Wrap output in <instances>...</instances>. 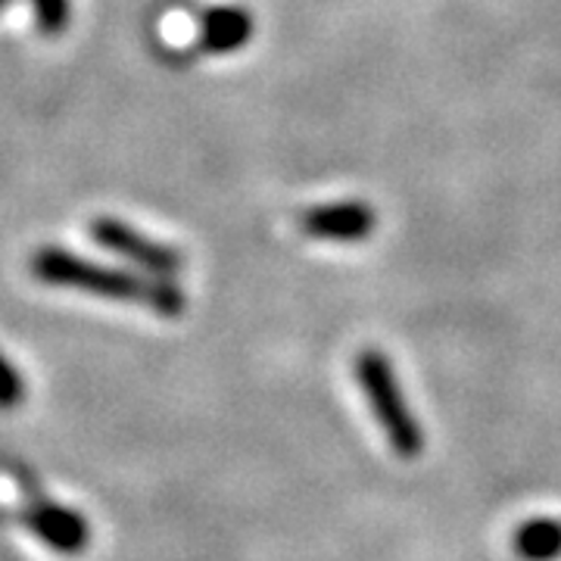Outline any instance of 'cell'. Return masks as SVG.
<instances>
[{
    "label": "cell",
    "mask_w": 561,
    "mask_h": 561,
    "mask_svg": "<svg viewBox=\"0 0 561 561\" xmlns=\"http://www.w3.org/2000/svg\"><path fill=\"white\" fill-rule=\"evenodd\" d=\"M253 38V16L241 7H213L197 22V41L194 47L201 54H234L247 41Z\"/></svg>",
    "instance_id": "cell-6"
},
{
    "label": "cell",
    "mask_w": 561,
    "mask_h": 561,
    "mask_svg": "<svg viewBox=\"0 0 561 561\" xmlns=\"http://www.w3.org/2000/svg\"><path fill=\"white\" fill-rule=\"evenodd\" d=\"M41 35H62L69 25V0H32Z\"/></svg>",
    "instance_id": "cell-8"
},
{
    "label": "cell",
    "mask_w": 561,
    "mask_h": 561,
    "mask_svg": "<svg viewBox=\"0 0 561 561\" xmlns=\"http://www.w3.org/2000/svg\"><path fill=\"white\" fill-rule=\"evenodd\" d=\"M515 552L524 561H552L561 556V522L534 518L515 530Z\"/></svg>",
    "instance_id": "cell-7"
},
{
    "label": "cell",
    "mask_w": 561,
    "mask_h": 561,
    "mask_svg": "<svg viewBox=\"0 0 561 561\" xmlns=\"http://www.w3.org/2000/svg\"><path fill=\"white\" fill-rule=\"evenodd\" d=\"M32 275L50 287L81 290L91 297H106L116 302H135L157 316H181L184 297L172 280L160 275H138V272H122L110 265L66 253L62 247H41L32 256Z\"/></svg>",
    "instance_id": "cell-1"
},
{
    "label": "cell",
    "mask_w": 561,
    "mask_h": 561,
    "mask_svg": "<svg viewBox=\"0 0 561 561\" xmlns=\"http://www.w3.org/2000/svg\"><path fill=\"white\" fill-rule=\"evenodd\" d=\"M7 3H10V0H0V10H3V7H7Z\"/></svg>",
    "instance_id": "cell-9"
},
{
    "label": "cell",
    "mask_w": 561,
    "mask_h": 561,
    "mask_svg": "<svg viewBox=\"0 0 561 561\" xmlns=\"http://www.w3.org/2000/svg\"><path fill=\"white\" fill-rule=\"evenodd\" d=\"M356 378H359L362 393H365L375 419L381 424L387 443L393 446V453L400 459H419L424 437H421V427L412 415V409L405 405V397H402V387L393 375L390 359L378 350H365L356 359Z\"/></svg>",
    "instance_id": "cell-3"
},
{
    "label": "cell",
    "mask_w": 561,
    "mask_h": 561,
    "mask_svg": "<svg viewBox=\"0 0 561 561\" xmlns=\"http://www.w3.org/2000/svg\"><path fill=\"white\" fill-rule=\"evenodd\" d=\"M0 515L28 527L41 542L62 556H76L88 542V527L76 512L41 496L35 483L7 465H0Z\"/></svg>",
    "instance_id": "cell-2"
},
{
    "label": "cell",
    "mask_w": 561,
    "mask_h": 561,
    "mask_svg": "<svg viewBox=\"0 0 561 561\" xmlns=\"http://www.w3.org/2000/svg\"><path fill=\"white\" fill-rule=\"evenodd\" d=\"M378 225V216L368 203L346 201L328 203V206H312L300 216V231L319 241L337 243H359L371 238Z\"/></svg>",
    "instance_id": "cell-5"
},
{
    "label": "cell",
    "mask_w": 561,
    "mask_h": 561,
    "mask_svg": "<svg viewBox=\"0 0 561 561\" xmlns=\"http://www.w3.org/2000/svg\"><path fill=\"white\" fill-rule=\"evenodd\" d=\"M91 238L94 243H101L103 250L116 253L122 260L135 262L138 268H144L147 275H179L181 253L169 243L153 241L147 234H140L138 228H131L128 221L119 219H94L91 221Z\"/></svg>",
    "instance_id": "cell-4"
}]
</instances>
